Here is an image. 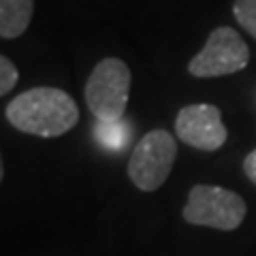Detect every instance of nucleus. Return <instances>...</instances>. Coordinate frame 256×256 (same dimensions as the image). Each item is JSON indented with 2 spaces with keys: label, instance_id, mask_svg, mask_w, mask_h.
Returning <instances> with one entry per match:
<instances>
[{
  "label": "nucleus",
  "instance_id": "f257e3e1",
  "mask_svg": "<svg viewBox=\"0 0 256 256\" xmlns=\"http://www.w3.org/2000/svg\"><path fill=\"white\" fill-rule=\"evenodd\" d=\"M13 128L34 137L52 139L68 132L79 122V107L73 96L60 88L38 86L18 94L4 109Z\"/></svg>",
  "mask_w": 256,
  "mask_h": 256
},
{
  "label": "nucleus",
  "instance_id": "f03ea898",
  "mask_svg": "<svg viewBox=\"0 0 256 256\" xmlns=\"http://www.w3.org/2000/svg\"><path fill=\"white\" fill-rule=\"evenodd\" d=\"M84 96L90 114L98 122L124 120L130 96V68L120 58H105L92 68Z\"/></svg>",
  "mask_w": 256,
  "mask_h": 256
},
{
  "label": "nucleus",
  "instance_id": "7ed1b4c3",
  "mask_svg": "<svg viewBox=\"0 0 256 256\" xmlns=\"http://www.w3.org/2000/svg\"><path fill=\"white\" fill-rule=\"evenodd\" d=\"M246 201L237 192L196 184L188 192V201L184 205V220L194 226H210L216 230H235L246 220Z\"/></svg>",
  "mask_w": 256,
  "mask_h": 256
},
{
  "label": "nucleus",
  "instance_id": "20e7f679",
  "mask_svg": "<svg viewBox=\"0 0 256 256\" xmlns=\"http://www.w3.org/2000/svg\"><path fill=\"white\" fill-rule=\"evenodd\" d=\"M178 158V141L171 132L156 128L146 132L128 158V178L143 192H154L169 180Z\"/></svg>",
  "mask_w": 256,
  "mask_h": 256
},
{
  "label": "nucleus",
  "instance_id": "39448f33",
  "mask_svg": "<svg viewBox=\"0 0 256 256\" xmlns=\"http://www.w3.org/2000/svg\"><path fill=\"white\" fill-rule=\"evenodd\" d=\"M250 62V50L235 28L220 26L207 36L203 50L188 62V73L198 79L224 77L244 70Z\"/></svg>",
  "mask_w": 256,
  "mask_h": 256
},
{
  "label": "nucleus",
  "instance_id": "423d86ee",
  "mask_svg": "<svg viewBox=\"0 0 256 256\" xmlns=\"http://www.w3.org/2000/svg\"><path fill=\"white\" fill-rule=\"evenodd\" d=\"M175 134L186 146L201 152L220 150L228 139L222 111L210 102H192L182 107L175 118Z\"/></svg>",
  "mask_w": 256,
  "mask_h": 256
},
{
  "label": "nucleus",
  "instance_id": "0eeeda50",
  "mask_svg": "<svg viewBox=\"0 0 256 256\" xmlns=\"http://www.w3.org/2000/svg\"><path fill=\"white\" fill-rule=\"evenodd\" d=\"M34 0H0V36L18 38L28 30Z\"/></svg>",
  "mask_w": 256,
  "mask_h": 256
},
{
  "label": "nucleus",
  "instance_id": "6e6552de",
  "mask_svg": "<svg viewBox=\"0 0 256 256\" xmlns=\"http://www.w3.org/2000/svg\"><path fill=\"white\" fill-rule=\"evenodd\" d=\"M94 137L102 148L122 152L128 146V141H130V126L124 120H118V122H98L94 128Z\"/></svg>",
  "mask_w": 256,
  "mask_h": 256
},
{
  "label": "nucleus",
  "instance_id": "1a4fd4ad",
  "mask_svg": "<svg viewBox=\"0 0 256 256\" xmlns=\"http://www.w3.org/2000/svg\"><path fill=\"white\" fill-rule=\"evenodd\" d=\"M233 15L239 26L256 38V0H235Z\"/></svg>",
  "mask_w": 256,
  "mask_h": 256
},
{
  "label": "nucleus",
  "instance_id": "9d476101",
  "mask_svg": "<svg viewBox=\"0 0 256 256\" xmlns=\"http://www.w3.org/2000/svg\"><path fill=\"white\" fill-rule=\"evenodd\" d=\"M18 79H20V73L15 68V64L6 56H0V94L2 96L9 94L15 88V84H18Z\"/></svg>",
  "mask_w": 256,
  "mask_h": 256
},
{
  "label": "nucleus",
  "instance_id": "9b49d317",
  "mask_svg": "<svg viewBox=\"0 0 256 256\" xmlns=\"http://www.w3.org/2000/svg\"><path fill=\"white\" fill-rule=\"evenodd\" d=\"M244 171L248 175V180L256 186V150H252L250 154L244 158Z\"/></svg>",
  "mask_w": 256,
  "mask_h": 256
}]
</instances>
